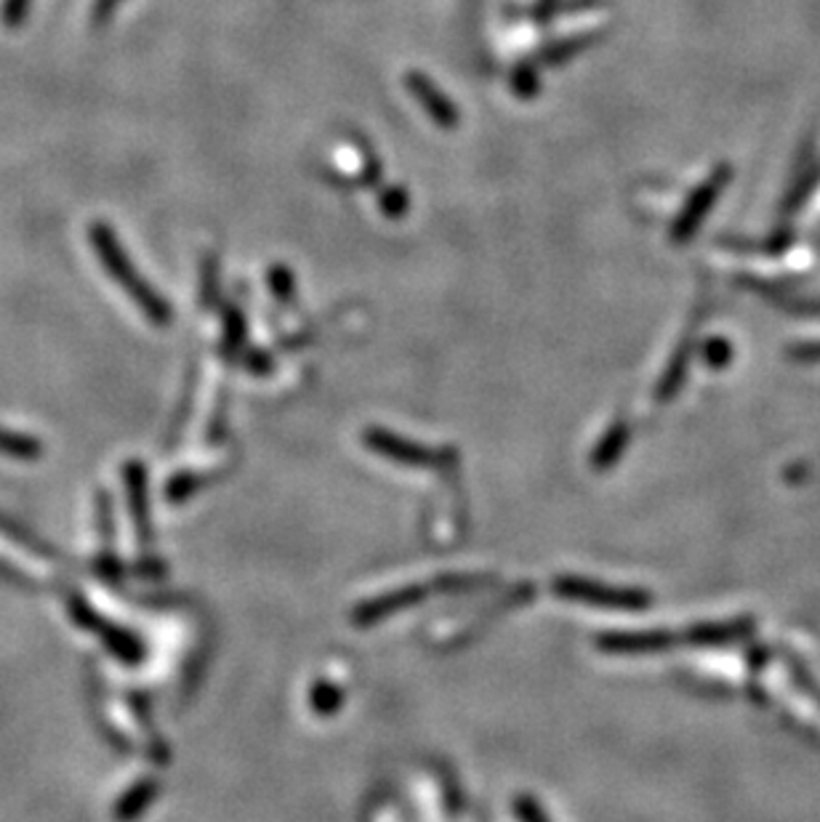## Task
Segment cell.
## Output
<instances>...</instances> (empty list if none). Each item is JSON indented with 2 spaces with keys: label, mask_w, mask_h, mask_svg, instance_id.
Masks as SVG:
<instances>
[{
  "label": "cell",
  "mask_w": 820,
  "mask_h": 822,
  "mask_svg": "<svg viewBox=\"0 0 820 822\" xmlns=\"http://www.w3.org/2000/svg\"><path fill=\"white\" fill-rule=\"evenodd\" d=\"M88 240H92L96 258L101 262L107 275L125 290L131 301H136L138 310L144 312V317L155 325H168L171 323V306L166 299H160V293L138 275L136 264L131 262L129 253H125L123 243L118 240L114 229L107 221H94L88 223Z\"/></svg>",
  "instance_id": "6da1fadb"
},
{
  "label": "cell",
  "mask_w": 820,
  "mask_h": 822,
  "mask_svg": "<svg viewBox=\"0 0 820 822\" xmlns=\"http://www.w3.org/2000/svg\"><path fill=\"white\" fill-rule=\"evenodd\" d=\"M729 179H733V168H729L727 162H720V166H716L714 171H711L709 177L698 184V190L690 195L685 210L677 216V221H674V229H672L674 243H685V240H690L692 234H696V229L701 227V221L711 214L714 203L720 201L722 190H725Z\"/></svg>",
  "instance_id": "7a4b0ae2"
},
{
  "label": "cell",
  "mask_w": 820,
  "mask_h": 822,
  "mask_svg": "<svg viewBox=\"0 0 820 822\" xmlns=\"http://www.w3.org/2000/svg\"><path fill=\"white\" fill-rule=\"evenodd\" d=\"M559 596L587 604H602V607H615V609H642L648 607L650 594L639 589H613V585L592 583V580H578V578H559L554 583Z\"/></svg>",
  "instance_id": "3957f363"
},
{
  "label": "cell",
  "mask_w": 820,
  "mask_h": 822,
  "mask_svg": "<svg viewBox=\"0 0 820 822\" xmlns=\"http://www.w3.org/2000/svg\"><path fill=\"white\" fill-rule=\"evenodd\" d=\"M406 88L415 96V101L424 107V112L430 114V118L439 125V129H445V131L458 129V120H461V114H458V107L448 99V96L443 94V90L434 86V83L424 75V72H408Z\"/></svg>",
  "instance_id": "277c9868"
},
{
  "label": "cell",
  "mask_w": 820,
  "mask_h": 822,
  "mask_svg": "<svg viewBox=\"0 0 820 822\" xmlns=\"http://www.w3.org/2000/svg\"><path fill=\"white\" fill-rule=\"evenodd\" d=\"M596 644L615 655H642V652L666 650L674 644V637L668 631H613L596 639Z\"/></svg>",
  "instance_id": "5b68a950"
},
{
  "label": "cell",
  "mask_w": 820,
  "mask_h": 822,
  "mask_svg": "<svg viewBox=\"0 0 820 822\" xmlns=\"http://www.w3.org/2000/svg\"><path fill=\"white\" fill-rule=\"evenodd\" d=\"M365 439L373 450H378L382 456L395 458V461L408 463V467H439V461H448V452L424 450V447L402 443V439L391 437L387 432H371Z\"/></svg>",
  "instance_id": "8992f818"
},
{
  "label": "cell",
  "mask_w": 820,
  "mask_h": 822,
  "mask_svg": "<svg viewBox=\"0 0 820 822\" xmlns=\"http://www.w3.org/2000/svg\"><path fill=\"white\" fill-rule=\"evenodd\" d=\"M753 633V620L740 618V620H725V622H698V626L687 628L685 642L698 644V646H720V644H733L740 639L751 637Z\"/></svg>",
  "instance_id": "52a82bcc"
},
{
  "label": "cell",
  "mask_w": 820,
  "mask_h": 822,
  "mask_svg": "<svg viewBox=\"0 0 820 822\" xmlns=\"http://www.w3.org/2000/svg\"><path fill=\"white\" fill-rule=\"evenodd\" d=\"M692 334H696V328L690 330V334H685L683 343H679V349L674 352V360L672 365L666 367V373H663V380L659 386V400L666 402L668 397L677 395V389L683 386V378L687 373V365H690V352H692Z\"/></svg>",
  "instance_id": "ba28073f"
},
{
  "label": "cell",
  "mask_w": 820,
  "mask_h": 822,
  "mask_svg": "<svg viewBox=\"0 0 820 822\" xmlns=\"http://www.w3.org/2000/svg\"><path fill=\"white\" fill-rule=\"evenodd\" d=\"M421 596H424V591H421V589H406V591H400L397 596H384V600H376V602L365 604V607H360L358 620L360 622H373V620L384 618V615H389L391 609L402 607V604L419 602Z\"/></svg>",
  "instance_id": "9c48e42d"
},
{
  "label": "cell",
  "mask_w": 820,
  "mask_h": 822,
  "mask_svg": "<svg viewBox=\"0 0 820 822\" xmlns=\"http://www.w3.org/2000/svg\"><path fill=\"white\" fill-rule=\"evenodd\" d=\"M594 40L596 38H592V35H583V38H570V40H559V44H552L548 48H544V53L539 57V64L568 62V59L576 57L578 51H587Z\"/></svg>",
  "instance_id": "30bf717a"
},
{
  "label": "cell",
  "mask_w": 820,
  "mask_h": 822,
  "mask_svg": "<svg viewBox=\"0 0 820 822\" xmlns=\"http://www.w3.org/2000/svg\"><path fill=\"white\" fill-rule=\"evenodd\" d=\"M626 439H629V428H626V423H615V426L611 428V434L605 437V443H602L600 450H596L594 467L596 469L611 467L615 458L620 456V450L626 447Z\"/></svg>",
  "instance_id": "8fae6325"
},
{
  "label": "cell",
  "mask_w": 820,
  "mask_h": 822,
  "mask_svg": "<svg viewBox=\"0 0 820 822\" xmlns=\"http://www.w3.org/2000/svg\"><path fill=\"white\" fill-rule=\"evenodd\" d=\"M378 208H382V214L387 216V219H402L410 208L408 190H402V186L397 184L384 186V190L378 192Z\"/></svg>",
  "instance_id": "7c38bea8"
},
{
  "label": "cell",
  "mask_w": 820,
  "mask_h": 822,
  "mask_svg": "<svg viewBox=\"0 0 820 822\" xmlns=\"http://www.w3.org/2000/svg\"><path fill=\"white\" fill-rule=\"evenodd\" d=\"M511 90L522 99H530L541 90V81H539V62L535 64H520L515 72H511Z\"/></svg>",
  "instance_id": "4fadbf2b"
},
{
  "label": "cell",
  "mask_w": 820,
  "mask_h": 822,
  "mask_svg": "<svg viewBox=\"0 0 820 822\" xmlns=\"http://www.w3.org/2000/svg\"><path fill=\"white\" fill-rule=\"evenodd\" d=\"M269 288H273L277 301L291 304L293 293H297V282H293L291 269L282 267V264H275V267L269 269Z\"/></svg>",
  "instance_id": "5bb4252c"
},
{
  "label": "cell",
  "mask_w": 820,
  "mask_h": 822,
  "mask_svg": "<svg viewBox=\"0 0 820 822\" xmlns=\"http://www.w3.org/2000/svg\"><path fill=\"white\" fill-rule=\"evenodd\" d=\"M201 293H203V304L210 306L216 301V293H219V258L214 253L203 258V277H201Z\"/></svg>",
  "instance_id": "9a60e30c"
},
{
  "label": "cell",
  "mask_w": 820,
  "mask_h": 822,
  "mask_svg": "<svg viewBox=\"0 0 820 822\" xmlns=\"http://www.w3.org/2000/svg\"><path fill=\"white\" fill-rule=\"evenodd\" d=\"M29 5H33V0H3L0 3V22H3V27H22L29 14Z\"/></svg>",
  "instance_id": "2e32d148"
},
{
  "label": "cell",
  "mask_w": 820,
  "mask_h": 822,
  "mask_svg": "<svg viewBox=\"0 0 820 822\" xmlns=\"http://www.w3.org/2000/svg\"><path fill=\"white\" fill-rule=\"evenodd\" d=\"M225 334H227V349H238L245 338V319L243 312L234 310V306H227L225 312Z\"/></svg>",
  "instance_id": "e0dca14e"
},
{
  "label": "cell",
  "mask_w": 820,
  "mask_h": 822,
  "mask_svg": "<svg viewBox=\"0 0 820 822\" xmlns=\"http://www.w3.org/2000/svg\"><path fill=\"white\" fill-rule=\"evenodd\" d=\"M120 3H123V0H94V5H92L94 27H105V24L112 20L114 11L120 9Z\"/></svg>",
  "instance_id": "ac0fdd59"
},
{
  "label": "cell",
  "mask_w": 820,
  "mask_h": 822,
  "mask_svg": "<svg viewBox=\"0 0 820 822\" xmlns=\"http://www.w3.org/2000/svg\"><path fill=\"white\" fill-rule=\"evenodd\" d=\"M360 147H363V181L367 186L378 184V179H382V162H378V157L371 153V147H365V142H360Z\"/></svg>",
  "instance_id": "d6986e66"
},
{
  "label": "cell",
  "mask_w": 820,
  "mask_h": 822,
  "mask_svg": "<svg viewBox=\"0 0 820 822\" xmlns=\"http://www.w3.org/2000/svg\"><path fill=\"white\" fill-rule=\"evenodd\" d=\"M788 668H792V674L797 676V685L805 689V692L810 694L812 700H818V703H820V685H816V681L810 679V674H807L805 666H801L797 657H794V661H788Z\"/></svg>",
  "instance_id": "ffe728a7"
},
{
  "label": "cell",
  "mask_w": 820,
  "mask_h": 822,
  "mask_svg": "<svg viewBox=\"0 0 820 822\" xmlns=\"http://www.w3.org/2000/svg\"><path fill=\"white\" fill-rule=\"evenodd\" d=\"M339 703H341V698H339V692H336V689H330V687H317L315 689V709L319 713L334 711Z\"/></svg>",
  "instance_id": "44dd1931"
},
{
  "label": "cell",
  "mask_w": 820,
  "mask_h": 822,
  "mask_svg": "<svg viewBox=\"0 0 820 822\" xmlns=\"http://www.w3.org/2000/svg\"><path fill=\"white\" fill-rule=\"evenodd\" d=\"M729 360V347L725 341H709L707 362L714 367H722Z\"/></svg>",
  "instance_id": "7402d4cb"
},
{
  "label": "cell",
  "mask_w": 820,
  "mask_h": 822,
  "mask_svg": "<svg viewBox=\"0 0 820 822\" xmlns=\"http://www.w3.org/2000/svg\"><path fill=\"white\" fill-rule=\"evenodd\" d=\"M792 360L797 362H820V343H801L792 349Z\"/></svg>",
  "instance_id": "603a6c76"
},
{
  "label": "cell",
  "mask_w": 820,
  "mask_h": 822,
  "mask_svg": "<svg viewBox=\"0 0 820 822\" xmlns=\"http://www.w3.org/2000/svg\"><path fill=\"white\" fill-rule=\"evenodd\" d=\"M517 812H520L522 822H546L544 812H541V809L535 807L530 799H520V803H517Z\"/></svg>",
  "instance_id": "cb8c5ba5"
},
{
  "label": "cell",
  "mask_w": 820,
  "mask_h": 822,
  "mask_svg": "<svg viewBox=\"0 0 820 822\" xmlns=\"http://www.w3.org/2000/svg\"><path fill=\"white\" fill-rule=\"evenodd\" d=\"M245 365H249L253 373H267L269 367H273V360H269L264 352H251L249 360H245Z\"/></svg>",
  "instance_id": "d4e9b609"
}]
</instances>
